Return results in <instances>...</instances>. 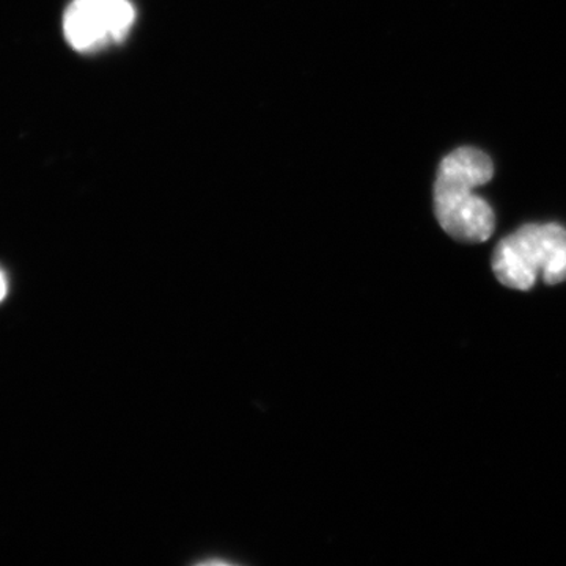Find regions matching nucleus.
<instances>
[{
	"mask_svg": "<svg viewBox=\"0 0 566 566\" xmlns=\"http://www.w3.org/2000/svg\"><path fill=\"white\" fill-rule=\"evenodd\" d=\"M493 271L512 290L534 289L566 281V229L560 223H528L504 238L494 249Z\"/></svg>",
	"mask_w": 566,
	"mask_h": 566,
	"instance_id": "2",
	"label": "nucleus"
},
{
	"mask_svg": "<svg viewBox=\"0 0 566 566\" xmlns=\"http://www.w3.org/2000/svg\"><path fill=\"white\" fill-rule=\"evenodd\" d=\"M490 156L479 148L463 147L449 153L438 167L434 181V214L453 240L476 244L494 233V212L474 189L493 178Z\"/></svg>",
	"mask_w": 566,
	"mask_h": 566,
	"instance_id": "1",
	"label": "nucleus"
},
{
	"mask_svg": "<svg viewBox=\"0 0 566 566\" xmlns=\"http://www.w3.org/2000/svg\"><path fill=\"white\" fill-rule=\"evenodd\" d=\"M7 294V281L6 275H3L2 271H0V301L6 297Z\"/></svg>",
	"mask_w": 566,
	"mask_h": 566,
	"instance_id": "4",
	"label": "nucleus"
},
{
	"mask_svg": "<svg viewBox=\"0 0 566 566\" xmlns=\"http://www.w3.org/2000/svg\"><path fill=\"white\" fill-rule=\"evenodd\" d=\"M134 21L129 0H73L63 17V33L74 51H102L125 40Z\"/></svg>",
	"mask_w": 566,
	"mask_h": 566,
	"instance_id": "3",
	"label": "nucleus"
}]
</instances>
